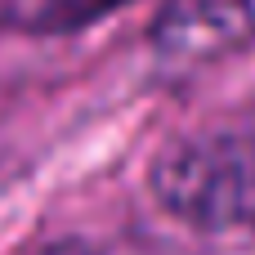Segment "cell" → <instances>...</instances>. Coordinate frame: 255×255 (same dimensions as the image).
Wrapping results in <instances>:
<instances>
[{"mask_svg": "<svg viewBox=\"0 0 255 255\" xmlns=\"http://www.w3.org/2000/svg\"><path fill=\"white\" fill-rule=\"evenodd\" d=\"M121 4H130V0H45L36 9L31 27H40V31H76V27H90L103 13L121 9Z\"/></svg>", "mask_w": 255, "mask_h": 255, "instance_id": "3957f363", "label": "cell"}, {"mask_svg": "<svg viewBox=\"0 0 255 255\" xmlns=\"http://www.w3.org/2000/svg\"><path fill=\"white\" fill-rule=\"evenodd\" d=\"M157 202L193 229L247 224L255 197V148L233 134L175 139L152 161Z\"/></svg>", "mask_w": 255, "mask_h": 255, "instance_id": "6da1fadb", "label": "cell"}, {"mask_svg": "<svg viewBox=\"0 0 255 255\" xmlns=\"http://www.w3.org/2000/svg\"><path fill=\"white\" fill-rule=\"evenodd\" d=\"M247 224H255V197H251V215H247Z\"/></svg>", "mask_w": 255, "mask_h": 255, "instance_id": "5b68a950", "label": "cell"}, {"mask_svg": "<svg viewBox=\"0 0 255 255\" xmlns=\"http://www.w3.org/2000/svg\"><path fill=\"white\" fill-rule=\"evenodd\" d=\"M49 255H90V251H49Z\"/></svg>", "mask_w": 255, "mask_h": 255, "instance_id": "277c9868", "label": "cell"}, {"mask_svg": "<svg viewBox=\"0 0 255 255\" xmlns=\"http://www.w3.org/2000/svg\"><path fill=\"white\" fill-rule=\"evenodd\" d=\"M255 40V0H166L152 49L175 67H211Z\"/></svg>", "mask_w": 255, "mask_h": 255, "instance_id": "7a4b0ae2", "label": "cell"}]
</instances>
